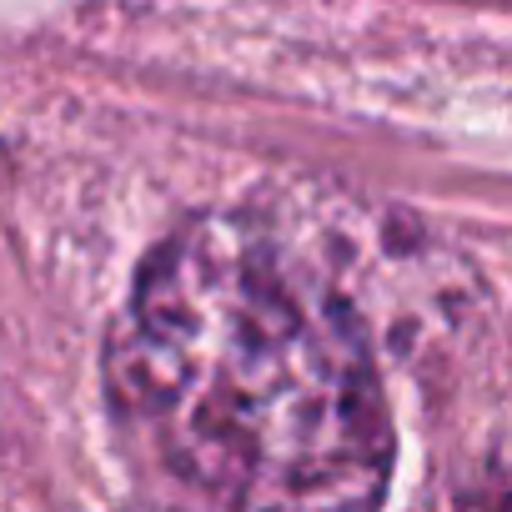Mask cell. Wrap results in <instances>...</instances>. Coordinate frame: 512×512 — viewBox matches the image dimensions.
<instances>
[{"instance_id":"cell-1","label":"cell","mask_w":512,"mask_h":512,"mask_svg":"<svg viewBox=\"0 0 512 512\" xmlns=\"http://www.w3.org/2000/svg\"><path fill=\"white\" fill-rule=\"evenodd\" d=\"M106 382L221 512H377L392 412L347 302L241 216H196L136 272Z\"/></svg>"},{"instance_id":"cell-2","label":"cell","mask_w":512,"mask_h":512,"mask_svg":"<svg viewBox=\"0 0 512 512\" xmlns=\"http://www.w3.org/2000/svg\"><path fill=\"white\" fill-rule=\"evenodd\" d=\"M462 512H512V442H502L482 462V472L472 477V492H467Z\"/></svg>"}]
</instances>
